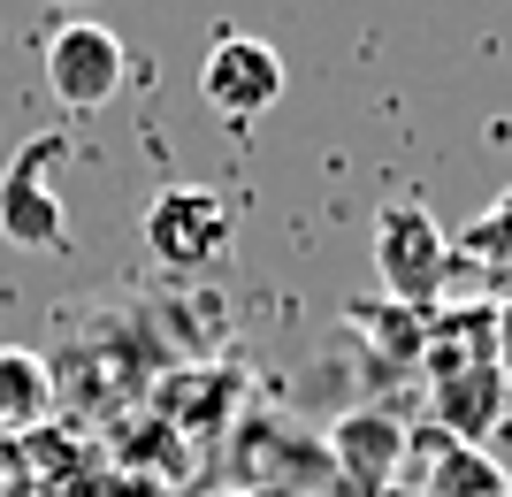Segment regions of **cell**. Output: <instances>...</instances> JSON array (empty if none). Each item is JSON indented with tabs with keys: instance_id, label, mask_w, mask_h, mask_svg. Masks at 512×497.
I'll use <instances>...</instances> for the list:
<instances>
[{
	"instance_id": "obj_1",
	"label": "cell",
	"mask_w": 512,
	"mask_h": 497,
	"mask_svg": "<svg viewBox=\"0 0 512 497\" xmlns=\"http://www.w3.org/2000/svg\"><path fill=\"white\" fill-rule=\"evenodd\" d=\"M367 245H375L383 299L413 306V314H428V306H436V291H444V276L459 268V260H451L444 222L428 215V207H413V199H398V207H383V215L367 222Z\"/></svg>"
},
{
	"instance_id": "obj_2",
	"label": "cell",
	"mask_w": 512,
	"mask_h": 497,
	"mask_svg": "<svg viewBox=\"0 0 512 497\" xmlns=\"http://www.w3.org/2000/svg\"><path fill=\"white\" fill-rule=\"evenodd\" d=\"M39 69H46L54 108H69V115H100L107 100L123 92V77H130V46L115 39L107 23L69 16V23H54V31H46Z\"/></svg>"
},
{
	"instance_id": "obj_3",
	"label": "cell",
	"mask_w": 512,
	"mask_h": 497,
	"mask_svg": "<svg viewBox=\"0 0 512 497\" xmlns=\"http://www.w3.org/2000/svg\"><path fill=\"white\" fill-rule=\"evenodd\" d=\"M62 153H69L62 130H39L0 169V238L23 245V253H62V192H54Z\"/></svg>"
},
{
	"instance_id": "obj_4",
	"label": "cell",
	"mask_w": 512,
	"mask_h": 497,
	"mask_svg": "<svg viewBox=\"0 0 512 497\" xmlns=\"http://www.w3.org/2000/svg\"><path fill=\"white\" fill-rule=\"evenodd\" d=\"M138 230H146V253L161 268H207L230 253V207L207 184H161Z\"/></svg>"
},
{
	"instance_id": "obj_5",
	"label": "cell",
	"mask_w": 512,
	"mask_h": 497,
	"mask_svg": "<svg viewBox=\"0 0 512 497\" xmlns=\"http://www.w3.org/2000/svg\"><path fill=\"white\" fill-rule=\"evenodd\" d=\"M199 92H207L214 115H230V123H253L283 100V54L253 31H222L207 46V62H199Z\"/></svg>"
},
{
	"instance_id": "obj_6",
	"label": "cell",
	"mask_w": 512,
	"mask_h": 497,
	"mask_svg": "<svg viewBox=\"0 0 512 497\" xmlns=\"http://www.w3.org/2000/svg\"><path fill=\"white\" fill-rule=\"evenodd\" d=\"M512 406V368L505 360H474V368L436 375V421L451 444H482Z\"/></svg>"
},
{
	"instance_id": "obj_7",
	"label": "cell",
	"mask_w": 512,
	"mask_h": 497,
	"mask_svg": "<svg viewBox=\"0 0 512 497\" xmlns=\"http://www.w3.org/2000/svg\"><path fill=\"white\" fill-rule=\"evenodd\" d=\"M428 497H512V482H505V467H497L482 444H451V436H444Z\"/></svg>"
},
{
	"instance_id": "obj_8",
	"label": "cell",
	"mask_w": 512,
	"mask_h": 497,
	"mask_svg": "<svg viewBox=\"0 0 512 497\" xmlns=\"http://www.w3.org/2000/svg\"><path fill=\"white\" fill-rule=\"evenodd\" d=\"M54 406V375H46L39 352L0 345V421H39Z\"/></svg>"
},
{
	"instance_id": "obj_9",
	"label": "cell",
	"mask_w": 512,
	"mask_h": 497,
	"mask_svg": "<svg viewBox=\"0 0 512 497\" xmlns=\"http://www.w3.org/2000/svg\"><path fill=\"white\" fill-rule=\"evenodd\" d=\"M451 260H474V268H490V276H497V268H512V192L490 199V207L451 238Z\"/></svg>"
},
{
	"instance_id": "obj_10",
	"label": "cell",
	"mask_w": 512,
	"mask_h": 497,
	"mask_svg": "<svg viewBox=\"0 0 512 497\" xmlns=\"http://www.w3.org/2000/svg\"><path fill=\"white\" fill-rule=\"evenodd\" d=\"M337 452L352 475H390V459H398V421H383V413H352L337 429Z\"/></svg>"
},
{
	"instance_id": "obj_11",
	"label": "cell",
	"mask_w": 512,
	"mask_h": 497,
	"mask_svg": "<svg viewBox=\"0 0 512 497\" xmlns=\"http://www.w3.org/2000/svg\"><path fill=\"white\" fill-rule=\"evenodd\" d=\"M490 322H497V360L512 368V299H490Z\"/></svg>"
},
{
	"instance_id": "obj_12",
	"label": "cell",
	"mask_w": 512,
	"mask_h": 497,
	"mask_svg": "<svg viewBox=\"0 0 512 497\" xmlns=\"http://www.w3.org/2000/svg\"><path fill=\"white\" fill-rule=\"evenodd\" d=\"M62 8H85V0H62Z\"/></svg>"
}]
</instances>
